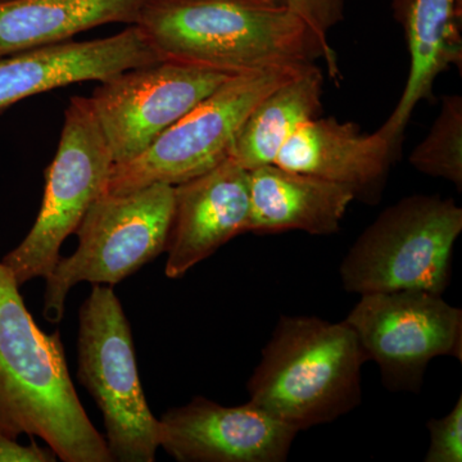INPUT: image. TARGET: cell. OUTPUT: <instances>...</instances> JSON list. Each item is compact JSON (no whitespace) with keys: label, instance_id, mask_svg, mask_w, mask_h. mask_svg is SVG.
Wrapping results in <instances>:
<instances>
[{"label":"cell","instance_id":"6da1fadb","mask_svg":"<svg viewBox=\"0 0 462 462\" xmlns=\"http://www.w3.org/2000/svg\"><path fill=\"white\" fill-rule=\"evenodd\" d=\"M136 26L162 60L230 75L324 60L338 75L336 53L288 5L256 0H151Z\"/></svg>","mask_w":462,"mask_h":462},{"label":"cell","instance_id":"7a4b0ae2","mask_svg":"<svg viewBox=\"0 0 462 462\" xmlns=\"http://www.w3.org/2000/svg\"><path fill=\"white\" fill-rule=\"evenodd\" d=\"M20 285L0 261V431L41 437L65 462H111L67 366L60 331L36 325Z\"/></svg>","mask_w":462,"mask_h":462},{"label":"cell","instance_id":"3957f363","mask_svg":"<svg viewBox=\"0 0 462 462\" xmlns=\"http://www.w3.org/2000/svg\"><path fill=\"white\" fill-rule=\"evenodd\" d=\"M366 361L346 321L282 315L248 380V401L298 431L328 424L361 403Z\"/></svg>","mask_w":462,"mask_h":462},{"label":"cell","instance_id":"277c9868","mask_svg":"<svg viewBox=\"0 0 462 462\" xmlns=\"http://www.w3.org/2000/svg\"><path fill=\"white\" fill-rule=\"evenodd\" d=\"M462 208L452 199L415 194L385 208L360 234L339 273L348 293L424 291L445 293Z\"/></svg>","mask_w":462,"mask_h":462},{"label":"cell","instance_id":"5b68a950","mask_svg":"<svg viewBox=\"0 0 462 462\" xmlns=\"http://www.w3.org/2000/svg\"><path fill=\"white\" fill-rule=\"evenodd\" d=\"M173 214V187L154 184L100 196L76 229L78 249L60 257L45 278L42 315L51 324L65 316L75 285L115 287L166 251Z\"/></svg>","mask_w":462,"mask_h":462},{"label":"cell","instance_id":"8992f818","mask_svg":"<svg viewBox=\"0 0 462 462\" xmlns=\"http://www.w3.org/2000/svg\"><path fill=\"white\" fill-rule=\"evenodd\" d=\"M78 355L79 382L102 411L112 460H156L160 419L143 391L132 328L114 287L93 284L81 305Z\"/></svg>","mask_w":462,"mask_h":462},{"label":"cell","instance_id":"52a82bcc","mask_svg":"<svg viewBox=\"0 0 462 462\" xmlns=\"http://www.w3.org/2000/svg\"><path fill=\"white\" fill-rule=\"evenodd\" d=\"M309 66L231 76L138 157L114 165L106 193H130L154 184L175 187L214 169L229 157L236 134L258 103Z\"/></svg>","mask_w":462,"mask_h":462},{"label":"cell","instance_id":"ba28073f","mask_svg":"<svg viewBox=\"0 0 462 462\" xmlns=\"http://www.w3.org/2000/svg\"><path fill=\"white\" fill-rule=\"evenodd\" d=\"M114 165L89 98L69 99L56 156L45 170L41 211L26 238L2 260L20 287L50 275L63 242L106 193Z\"/></svg>","mask_w":462,"mask_h":462},{"label":"cell","instance_id":"9c48e42d","mask_svg":"<svg viewBox=\"0 0 462 462\" xmlns=\"http://www.w3.org/2000/svg\"><path fill=\"white\" fill-rule=\"evenodd\" d=\"M367 361L391 391L419 392L428 365L440 356L461 361L462 311L440 294L397 291L363 294L345 320Z\"/></svg>","mask_w":462,"mask_h":462},{"label":"cell","instance_id":"30bf717a","mask_svg":"<svg viewBox=\"0 0 462 462\" xmlns=\"http://www.w3.org/2000/svg\"><path fill=\"white\" fill-rule=\"evenodd\" d=\"M231 76L161 60L99 83L89 100L115 165L138 157Z\"/></svg>","mask_w":462,"mask_h":462},{"label":"cell","instance_id":"8fae6325","mask_svg":"<svg viewBox=\"0 0 462 462\" xmlns=\"http://www.w3.org/2000/svg\"><path fill=\"white\" fill-rule=\"evenodd\" d=\"M160 430L161 448L179 462H282L300 433L249 401L205 397L163 413Z\"/></svg>","mask_w":462,"mask_h":462},{"label":"cell","instance_id":"7c38bea8","mask_svg":"<svg viewBox=\"0 0 462 462\" xmlns=\"http://www.w3.org/2000/svg\"><path fill=\"white\" fill-rule=\"evenodd\" d=\"M161 60L136 25L109 38L69 41L0 57V114L45 91L85 81L103 83Z\"/></svg>","mask_w":462,"mask_h":462},{"label":"cell","instance_id":"4fadbf2b","mask_svg":"<svg viewBox=\"0 0 462 462\" xmlns=\"http://www.w3.org/2000/svg\"><path fill=\"white\" fill-rule=\"evenodd\" d=\"M249 214V171L230 157L175 185L165 251L167 278H182L231 239L248 233Z\"/></svg>","mask_w":462,"mask_h":462},{"label":"cell","instance_id":"5bb4252c","mask_svg":"<svg viewBox=\"0 0 462 462\" xmlns=\"http://www.w3.org/2000/svg\"><path fill=\"white\" fill-rule=\"evenodd\" d=\"M396 157L378 132L364 134L357 125L318 116L291 134L273 165L338 182L355 199L378 203Z\"/></svg>","mask_w":462,"mask_h":462},{"label":"cell","instance_id":"9a60e30c","mask_svg":"<svg viewBox=\"0 0 462 462\" xmlns=\"http://www.w3.org/2000/svg\"><path fill=\"white\" fill-rule=\"evenodd\" d=\"M410 54V71L396 107L378 133L400 151L403 133L421 100L451 67L462 66V0H393Z\"/></svg>","mask_w":462,"mask_h":462},{"label":"cell","instance_id":"2e32d148","mask_svg":"<svg viewBox=\"0 0 462 462\" xmlns=\"http://www.w3.org/2000/svg\"><path fill=\"white\" fill-rule=\"evenodd\" d=\"M248 233L300 230L330 236L354 202L349 188L307 173L264 165L249 171Z\"/></svg>","mask_w":462,"mask_h":462},{"label":"cell","instance_id":"e0dca14e","mask_svg":"<svg viewBox=\"0 0 462 462\" xmlns=\"http://www.w3.org/2000/svg\"><path fill=\"white\" fill-rule=\"evenodd\" d=\"M151 0H9L0 3V57L72 41L109 23L135 25Z\"/></svg>","mask_w":462,"mask_h":462},{"label":"cell","instance_id":"ac0fdd59","mask_svg":"<svg viewBox=\"0 0 462 462\" xmlns=\"http://www.w3.org/2000/svg\"><path fill=\"white\" fill-rule=\"evenodd\" d=\"M324 75L316 65L276 88L254 107L242 125L229 157L252 171L275 162L285 142L300 125L320 115Z\"/></svg>","mask_w":462,"mask_h":462},{"label":"cell","instance_id":"d6986e66","mask_svg":"<svg viewBox=\"0 0 462 462\" xmlns=\"http://www.w3.org/2000/svg\"><path fill=\"white\" fill-rule=\"evenodd\" d=\"M418 171L452 182L462 189V98L458 94L442 98L439 115L430 134L410 154Z\"/></svg>","mask_w":462,"mask_h":462},{"label":"cell","instance_id":"ffe728a7","mask_svg":"<svg viewBox=\"0 0 462 462\" xmlns=\"http://www.w3.org/2000/svg\"><path fill=\"white\" fill-rule=\"evenodd\" d=\"M430 446L425 462L462 461V397H458L454 409L439 419L428 422Z\"/></svg>","mask_w":462,"mask_h":462},{"label":"cell","instance_id":"44dd1931","mask_svg":"<svg viewBox=\"0 0 462 462\" xmlns=\"http://www.w3.org/2000/svg\"><path fill=\"white\" fill-rule=\"evenodd\" d=\"M288 7L329 42L328 33L345 18L346 0H288Z\"/></svg>","mask_w":462,"mask_h":462},{"label":"cell","instance_id":"7402d4cb","mask_svg":"<svg viewBox=\"0 0 462 462\" xmlns=\"http://www.w3.org/2000/svg\"><path fill=\"white\" fill-rule=\"evenodd\" d=\"M57 455L51 448H42L30 439V445L23 446L16 438L5 436L0 431V462H56Z\"/></svg>","mask_w":462,"mask_h":462},{"label":"cell","instance_id":"603a6c76","mask_svg":"<svg viewBox=\"0 0 462 462\" xmlns=\"http://www.w3.org/2000/svg\"><path fill=\"white\" fill-rule=\"evenodd\" d=\"M256 2L264 3L272 5H288V0H256Z\"/></svg>","mask_w":462,"mask_h":462},{"label":"cell","instance_id":"cb8c5ba5","mask_svg":"<svg viewBox=\"0 0 462 462\" xmlns=\"http://www.w3.org/2000/svg\"><path fill=\"white\" fill-rule=\"evenodd\" d=\"M9 2V0H0V3Z\"/></svg>","mask_w":462,"mask_h":462}]
</instances>
